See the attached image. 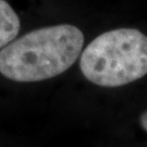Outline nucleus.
Segmentation results:
<instances>
[{"label": "nucleus", "instance_id": "f03ea898", "mask_svg": "<svg viewBox=\"0 0 147 147\" xmlns=\"http://www.w3.org/2000/svg\"><path fill=\"white\" fill-rule=\"evenodd\" d=\"M81 71L89 82L119 87L147 74V36L135 28L100 34L81 55Z\"/></svg>", "mask_w": 147, "mask_h": 147}, {"label": "nucleus", "instance_id": "20e7f679", "mask_svg": "<svg viewBox=\"0 0 147 147\" xmlns=\"http://www.w3.org/2000/svg\"><path fill=\"white\" fill-rule=\"evenodd\" d=\"M140 122H141V125L143 129L147 132V110L142 113V116L140 118Z\"/></svg>", "mask_w": 147, "mask_h": 147}, {"label": "nucleus", "instance_id": "f257e3e1", "mask_svg": "<svg viewBox=\"0 0 147 147\" xmlns=\"http://www.w3.org/2000/svg\"><path fill=\"white\" fill-rule=\"evenodd\" d=\"M83 45L84 35L74 25L38 28L2 47L0 73L16 82L51 79L73 65Z\"/></svg>", "mask_w": 147, "mask_h": 147}, {"label": "nucleus", "instance_id": "7ed1b4c3", "mask_svg": "<svg viewBox=\"0 0 147 147\" xmlns=\"http://www.w3.org/2000/svg\"><path fill=\"white\" fill-rule=\"evenodd\" d=\"M20 19L5 0H0V48L11 42L20 32Z\"/></svg>", "mask_w": 147, "mask_h": 147}]
</instances>
